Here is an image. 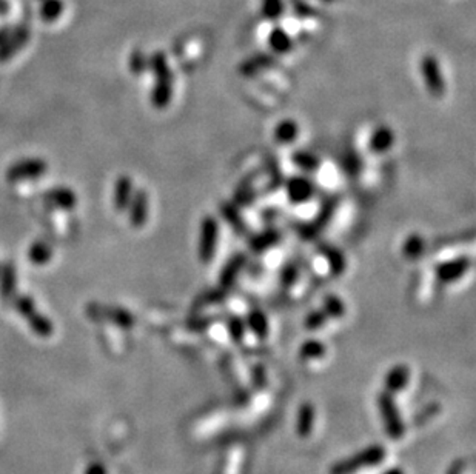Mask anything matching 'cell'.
Segmentation results:
<instances>
[{
	"label": "cell",
	"instance_id": "cell-1",
	"mask_svg": "<svg viewBox=\"0 0 476 474\" xmlns=\"http://www.w3.org/2000/svg\"><path fill=\"white\" fill-rule=\"evenodd\" d=\"M148 68L154 73V86L151 90V105L158 110H163L173 99V73L170 70L167 57L163 53H154L148 60Z\"/></svg>",
	"mask_w": 476,
	"mask_h": 474
},
{
	"label": "cell",
	"instance_id": "cell-2",
	"mask_svg": "<svg viewBox=\"0 0 476 474\" xmlns=\"http://www.w3.org/2000/svg\"><path fill=\"white\" fill-rule=\"evenodd\" d=\"M386 455V448L382 445H370V447L356 452L354 456L336 462L330 468V474H353L358 473L361 468L376 466L384 462Z\"/></svg>",
	"mask_w": 476,
	"mask_h": 474
},
{
	"label": "cell",
	"instance_id": "cell-3",
	"mask_svg": "<svg viewBox=\"0 0 476 474\" xmlns=\"http://www.w3.org/2000/svg\"><path fill=\"white\" fill-rule=\"evenodd\" d=\"M378 408L382 418L386 433L393 441H400L406 434V423L402 420V416L397 408L393 394L388 391H382L378 396Z\"/></svg>",
	"mask_w": 476,
	"mask_h": 474
},
{
	"label": "cell",
	"instance_id": "cell-4",
	"mask_svg": "<svg viewBox=\"0 0 476 474\" xmlns=\"http://www.w3.org/2000/svg\"><path fill=\"white\" fill-rule=\"evenodd\" d=\"M219 243V224L215 215H204L199 227L197 257L201 263H210L215 259Z\"/></svg>",
	"mask_w": 476,
	"mask_h": 474
},
{
	"label": "cell",
	"instance_id": "cell-5",
	"mask_svg": "<svg viewBox=\"0 0 476 474\" xmlns=\"http://www.w3.org/2000/svg\"><path fill=\"white\" fill-rule=\"evenodd\" d=\"M421 77L425 85V90L429 91V95L435 99L443 97L445 95V79L443 74L441 65L435 56L425 54L421 59Z\"/></svg>",
	"mask_w": 476,
	"mask_h": 474
},
{
	"label": "cell",
	"instance_id": "cell-6",
	"mask_svg": "<svg viewBox=\"0 0 476 474\" xmlns=\"http://www.w3.org/2000/svg\"><path fill=\"white\" fill-rule=\"evenodd\" d=\"M340 204L339 196H333L325 200V202L319 208V213L315 215L309 225H305L301 229L302 239H313L319 233L324 231V228L330 224V220L335 215L338 206Z\"/></svg>",
	"mask_w": 476,
	"mask_h": 474
},
{
	"label": "cell",
	"instance_id": "cell-7",
	"mask_svg": "<svg viewBox=\"0 0 476 474\" xmlns=\"http://www.w3.org/2000/svg\"><path fill=\"white\" fill-rule=\"evenodd\" d=\"M472 267V259L463 256L457 259H450V261H444L438 263L435 267V276L438 277L439 282L443 284H452L457 282L463 277L466 272Z\"/></svg>",
	"mask_w": 476,
	"mask_h": 474
},
{
	"label": "cell",
	"instance_id": "cell-8",
	"mask_svg": "<svg viewBox=\"0 0 476 474\" xmlns=\"http://www.w3.org/2000/svg\"><path fill=\"white\" fill-rule=\"evenodd\" d=\"M286 193L291 204H307L315 196V183L307 176H293L286 183Z\"/></svg>",
	"mask_w": 476,
	"mask_h": 474
},
{
	"label": "cell",
	"instance_id": "cell-9",
	"mask_svg": "<svg viewBox=\"0 0 476 474\" xmlns=\"http://www.w3.org/2000/svg\"><path fill=\"white\" fill-rule=\"evenodd\" d=\"M47 170H48V165L44 161L26 159V161L14 163L13 167L6 171V179H8L10 182L38 179L40 176H44V172H47Z\"/></svg>",
	"mask_w": 476,
	"mask_h": 474
},
{
	"label": "cell",
	"instance_id": "cell-10",
	"mask_svg": "<svg viewBox=\"0 0 476 474\" xmlns=\"http://www.w3.org/2000/svg\"><path fill=\"white\" fill-rule=\"evenodd\" d=\"M128 219L133 228H142L148 220L150 214V200L145 190H138L133 193V197L128 205Z\"/></svg>",
	"mask_w": 476,
	"mask_h": 474
},
{
	"label": "cell",
	"instance_id": "cell-11",
	"mask_svg": "<svg viewBox=\"0 0 476 474\" xmlns=\"http://www.w3.org/2000/svg\"><path fill=\"white\" fill-rule=\"evenodd\" d=\"M410 380V368L407 365L397 363L392 368L388 370V373L384 377V386H386V391L390 394L401 393L402 390H406Z\"/></svg>",
	"mask_w": 476,
	"mask_h": 474
},
{
	"label": "cell",
	"instance_id": "cell-12",
	"mask_svg": "<svg viewBox=\"0 0 476 474\" xmlns=\"http://www.w3.org/2000/svg\"><path fill=\"white\" fill-rule=\"evenodd\" d=\"M395 145V131L387 125H381L373 129L368 140V149L373 154H386Z\"/></svg>",
	"mask_w": 476,
	"mask_h": 474
},
{
	"label": "cell",
	"instance_id": "cell-13",
	"mask_svg": "<svg viewBox=\"0 0 476 474\" xmlns=\"http://www.w3.org/2000/svg\"><path fill=\"white\" fill-rule=\"evenodd\" d=\"M245 261V254H234L229 259V262L224 265V268L221 271V276H219V285H221V288H231L234 282H236L239 272L243 271Z\"/></svg>",
	"mask_w": 476,
	"mask_h": 474
},
{
	"label": "cell",
	"instance_id": "cell-14",
	"mask_svg": "<svg viewBox=\"0 0 476 474\" xmlns=\"http://www.w3.org/2000/svg\"><path fill=\"white\" fill-rule=\"evenodd\" d=\"M133 179L128 176H120L116 181L115 193H113V202H115V208L119 213L126 211V208L130 205V200L133 197Z\"/></svg>",
	"mask_w": 476,
	"mask_h": 474
},
{
	"label": "cell",
	"instance_id": "cell-15",
	"mask_svg": "<svg viewBox=\"0 0 476 474\" xmlns=\"http://www.w3.org/2000/svg\"><path fill=\"white\" fill-rule=\"evenodd\" d=\"M315 418H316L315 407L311 405L310 402H305V404L299 407V411H297V418H296V433L301 437V439H307V437H310L311 433H313Z\"/></svg>",
	"mask_w": 476,
	"mask_h": 474
},
{
	"label": "cell",
	"instance_id": "cell-16",
	"mask_svg": "<svg viewBox=\"0 0 476 474\" xmlns=\"http://www.w3.org/2000/svg\"><path fill=\"white\" fill-rule=\"evenodd\" d=\"M247 329L258 337L261 341H265L270 333V323L267 314L259 310V308H253V310L248 311L247 319H245Z\"/></svg>",
	"mask_w": 476,
	"mask_h": 474
},
{
	"label": "cell",
	"instance_id": "cell-17",
	"mask_svg": "<svg viewBox=\"0 0 476 474\" xmlns=\"http://www.w3.org/2000/svg\"><path fill=\"white\" fill-rule=\"evenodd\" d=\"M319 253L324 256L329 265V270L333 276H343L347 268V259L343 251L336 247L331 245H321L319 247Z\"/></svg>",
	"mask_w": 476,
	"mask_h": 474
},
{
	"label": "cell",
	"instance_id": "cell-18",
	"mask_svg": "<svg viewBox=\"0 0 476 474\" xmlns=\"http://www.w3.org/2000/svg\"><path fill=\"white\" fill-rule=\"evenodd\" d=\"M279 240H281V233L278 231V229L268 228L253 236L250 242H248V247H250L254 253H264V251L273 248Z\"/></svg>",
	"mask_w": 476,
	"mask_h": 474
},
{
	"label": "cell",
	"instance_id": "cell-19",
	"mask_svg": "<svg viewBox=\"0 0 476 474\" xmlns=\"http://www.w3.org/2000/svg\"><path fill=\"white\" fill-rule=\"evenodd\" d=\"M297 136H299V125L293 119H282L273 131L274 140L281 145H290L297 139Z\"/></svg>",
	"mask_w": 476,
	"mask_h": 474
},
{
	"label": "cell",
	"instance_id": "cell-20",
	"mask_svg": "<svg viewBox=\"0 0 476 474\" xmlns=\"http://www.w3.org/2000/svg\"><path fill=\"white\" fill-rule=\"evenodd\" d=\"M16 290V270L11 263H5L0 270V296L3 300L13 297Z\"/></svg>",
	"mask_w": 476,
	"mask_h": 474
},
{
	"label": "cell",
	"instance_id": "cell-21",
	"mask_svg": "<svg viewBox=\"0 0 476 474\" xmlns=\"http://www.w3.org/2000/svg\"><path fill=\"white\" fill-rule=\"evenodd\" d=\"M45 200L53 202L56 206L63 208V210H71L76 205V194L68 188H54L45 194Z\"/></svg>",
	"mask_w": 476,
	"mask_h": 474
},
{
	"label": "cell",
	"instance_id": "cell-22",
	"mask_svg": "<svg viewBox=\"0 0 476 474\" xmlns=\"http://www.w3.org/2000/svg\"><path fill=\"white\" fill-rule=\"evenodd\" d=\"M425 251V239L418 233L410 234L402 245V254L409 261H415V259L421 257Z\"/></svg>",
	"mask_w": 476,
	"mask_h": 474
},
{
	"label": "cell",
	"instance_id": "cell-23",
	"mask_svg": "<svg viewBox=\"0 0 476 474\" xmlns=\"http://www.w3.org/2000/svg\"><path fill=\"white\" fill-rule=\"evenodd\" d=\"M291 162L304 172H315L321 167V161L310 151H295L291 154Z\"/></svg>",
	"mask_w": 476,
	"mask_h": 474
},
{
	"label": "cell",
	"instance_id": "cell-24",
	"mask_svg": "<svg viewBox=\"0 0 476 474\" xmlns=\"http://www.w3.org/2000/svg\"><path fill=\"white\" fill-rule=\"evenodd\" d=\"M268 45L278 54H287L291 48H293V42H291L290 35L282 30V28H274V30L268 35Z\"/></svg>",
	"mask_w": 476,
	"mask_h": 474
},
{
	"label": "cell",
	"instance_id": "cell-25",
	"mask_svg": "<svg viewBox=\"0 0 476 474\" xmlns=\"http://www.w3.org/2000/svg\"><path fill=\"white\" fill-rule=\"evenodd\" d=\"M322 310L329 319H340L347 313L344 300L338 297L336 294H327L322 302Z\"/></svg>",
	"mask_w": 476,
	"mask_h": 474
},
{
	"label": "cell",
	"instance_id": "cell-26",
	"mask_svg": "<svg viewBox=\"0 0 476 474\" xmlns=\"http://www.w3.org/2000/svg\"><path fill=\"white\" fill-rule=\"evenodd\" d=\"M325 353V345L318 339L305 341L299 347V357L304 359V361H316V359L324 357Z\"/></svg>",
	"mask_w": 476,
	"mask_h": 474
},
{
	"label": "cell",
	"instance_id": "cell-27",
	"mask_svg": "<svg viewBox=\"0 0 476 474\" xmlns=\"http://www.w3.org/2000/svg\"><path fill=\"white\" fill-rule=\"evenodd\" d=\"M26 39H28V33L25 30L16 31V33H14V35H11L10 39L6 38V40L2 43V47H0V60L8 59V57H11L14 53H16V49L19 47L24 45V43L26 42Z\"/></svg>",
	"mask_w": 476,
	"mask_h": 474
},
{
	"label": "cell",
	"instance_id": "cell-28",
	"mask_svg": "<svg viewBox=\"0 0 476 474\" xmlns=\"http://www.w3.org/2000/svg\"><path fill=\"white\" fill-rule=\"evenodd\" d=\"M53 256V250L45 242H35L28 251V259L34 265H44L48 263Z\"/></svg>",
	"mask_w": 476,
	"mask_h": 474
},
{
	"label": "cell",
	"instance_id": "cell-29",
	"mask_svg": "<svg viewBox=\"0 0 476 474\" xmlns=\"http://www.w3.org/2000/svg\"><path fill=\"white\" fill-rule=\"evenodd\" d=\"M227 329H229L230 339L234 343H240L244 341L245 332H247L245 320L240 319L239 316H230L229 320H227Z\"/></svg>",
	"mask_w": 476,
	"mask_h": 474
},
{
	"label": "cell",
	"instance_id": "cell-30",
	"mask_svg": "<svg viewBox=\"0 0 476 474\" xmlns=\"http://www.w3.org/2000/svg\"><path fill=\"white\" fill-rule=\"evenodd\" d=\"M299 279V267L296 262H287L279 272V282L284 288H291Z\"/></svg>",
	"mask_w": 476,
	"mask_h": 474
},
{
	"label": "cell",
	"instance_id": "cell-31",
	"mask_svg": "<svg viewBox=\"0 0 476 474\" xmlns=\"http://www.w3.org/2000/svg\"><path fill=\"white\" fill-rule=\"evenodd\" d=\"M28 320H30V327L39 336H42V337L51 336L53 325H51V322H49L47 318H44V316H40L39 313H33L30 318H28Z\"/></svg>",
	"mask_w": 476,
	"mask_h": 474
},
{
	"label": "cell",
	"instance_id": "cell-32",
	"mask_svg": "<svg viewBox=\"0 0 476 474\" xmlns=\"http://www.w3.org/2000/svg\"><path fill=\"white\" fill-rule=\"evenodd\" d=\"M62 10H63L62 0H45L40 8V17L47 22H53L60 16Z\"/></svg>",
	"mask_w": 476,
	"mask_h": 474
},
{
	"label": "cell",
	"instance_id": "cell-33",
	"mask_svg": "<svg viewBox=\"0 0 476 474\" xmlns=\"http://www.w3.org/2000/svg\"><path fill=\"white\" fill-rule=\"evenodd\" d=\"M327 314L324 313L322 308L319 310H313L307 314V318L304 320V327L309 329V332H316V329L322 328L327 323Z\"/></svg>",
	"mask_w": 476,
	"mask_h": 474
},
{
	"label": "cell",
	"instance_id": "cell-34",
	"mask_svg": "<svg viewBox=\"0 0 476 474\" xmlns=\"http://www.w3.org/2000/svg\"><path fill=\"white\" fill-rule=\"evenodd\" d=\"M344 170L347 174L350 177H356L361 170H362V162H361V157L354 153V151H350V153H347L344 157Z\"/></svg>",
	"mask_w": 476,
	"mask_h": 474
},
{
	"label": "cell",
	"instance_id": "cell-35",
	"mask_svg": "<svg viewBox=\"0 0 476 474\" xmlns=\"http://www.w3.org/2000/svg\"><path fill=\"white\" fill-rule=\"evenodd\" d=\"M222 215H224L227 220L230 222V224L234 227V229H236V231H245L244 220H243V218H240L239 211L233 205H225L222 208Z\"/></svg>",
	"mask_w": 476,
	"mask_h": 474
},
{
	"label": "cell",
	"instance_id": "cell-36",
	"mask_svg": "<svg viewBox=\"0 0 476 474\" xmlns=\"http://www.w3.org/2000/svg\"><path fill=\"white\" fill-rule=\"evenodd\" d=\"M268 62H272L270 60V57H254V59H252L250 62H247L244 67H240V71L247 76V77H250L253 74L258 73L259 70L262 68H267L268 67Z\"/></svg>",
	"mask_w": 476,
	"mask_h": 474
},
{
	"label": "cell",
	"instance_id": "cell-37",
	"mask_svg": "<svg viewBox=\"0 0 476 474\" xmlns=\"http://www.w3.org/2000/svg\"><path fill=\"white\" fill-rule=\"evenodd\" d=\"M14 307H16V310L24 316V318H30L33 313H35V305H34V300L28 296H19L14 300Z\"/></svg>",
	"mask_w": 476,
	"mask_h": 474
},
{
	"label": "cell",
	"instance_id": "cell-38",
	"mask_svg": "<svg viewBox=\"0 0 476 474\" xmlns=\"http://www.w3.org/2000/svg\"><path fill=\"white\" fill-rule=\"evenodd\" d=\"M262 13L267 19H278L282 13V0H264Z\"/></svg>",
	"mask_w": 476,
	"mask_h": 474
},
{
	"label": "cell",
	"instance_id": "cell-39",
	"mask_svg": "<svg viewBox=\"0 0 476 474\" xmlns=\"http://www.w3.org/2000/svg\"><path fill=\"white\" fill-rule=\"evenodd\" d=\"M148 68V60H145V56L140 51H134L130 56V70L134 74H140L142 71Z\"/></svg>",
	"mask_w": 476,
	"mask_h": 474
},
{
	"label": "cell",
	"instance_id": "cell-40",
	"mask_svg": "<svg viewBox=\"0 0 476 474\" xmlns=\"http://www.w3.org/2000/svg\"><path fill=\"white\" fill-rule=\"evenodd\" d=\"M110 318L113 322L116 323V325L124 327V328H130V327H133V323H134L133 316L128 314L124 310H115L113 313H110Z\"/></svg>",
	"mask_w": 476,
	"mask_h": 474
},
{
	"label": "cell",
	"instance_id": "cell-41",
	"mask_svg": "<svg viewBox=\"0 0 476 474\" xmlns=\"http://www.w3.org/2000/svg\"><path fill=\"white\" fill-rule=\"evenodd\" d=\"M85 474H106V470L104 468L101 464H95V465L90 466L88 471L85 473Z\"/></svg>",
	"mask_w": 476,
	"mask_h": 474
},
{
	"label": "cell",
	"instance_id": "cell-42",
	"mask_svg": "<svg viewBox=\"0 0 476 474\" xmlns=\"http://www.w3.org/2000/svg\"><path fill=\"white\" fill-rule=\"evenodd\" d=\"M382 474H406V473H404V470L397 468V466H393V468H388V470L384 471Z\"/></svg>",
	"mask_w": 476,
	"mask_h": 474
}]
</instances>
